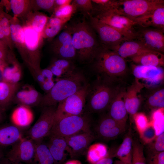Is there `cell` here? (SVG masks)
I'll return each instance as SVG.
<instances>
[{
    "label": "cell",
    "instance_id": "1",
    "mask_svg": "<svg viewBox=\"0 0 164 164\" xmlns=\"http://www.w3.org/2000/svg\"><path fill=\"white\" fill-rule=\"evenodd\" d=\"M89 64L96 78L107 82L120 83L128 71L125 59L101 45Z\"/></svg>",
    "mask_w": 164,
    "mask_h": 164
},
{
    "label": "cell",
    "instance_id": "2",
    "mask_svg": "<svg viewBox=\"0 0 164 164\" xmlns=\"http://www.w3.org/2000/svg\"><path fill=\"white\" fill-rule=\"evenodd\" d=\"M67 25L71 33L76 59L81 63L90 64L101 45L96 33L85 18Z\"/></svg>",
    "mask_w": 164,
    "mask_h": 164
},
{
    "label": "cell",
    "instance_id": "3",
    "mask_svg": "<svg viewBox=\"0 0 164 164\" xmlns=\"http://www.w3.org/2000/svg\"><path fill=\"white\" fill-rule=\"evenodd\" d=\"M120 84L97 78L89 83L85 108L87 113H101L107 110L112 99L121 87Z\"/></svg>",
    "mask_w": 164,
    "mask_h": 164
},
{
    "label": "cell",
    "instance_id": "4",
    "mask_svg": "<svg viewBox=\"0 0 164 164\" xmlns=\"http://www.w3.org/2000/svg\"><path fill=\"white\" fill-rule=\"evenodd\" d=\"M88 82L84 74L77 70L71 75L57 79L50 91L43 96L39 105L43 108L57 105L87 85Z\"/></svg>",
    "mask_w": 164,
    "mask_h": 164
},
{
    "label": "cell",
    "instance_id": "5",
    "mask_svg": "<svg viewBox=\"0 0 164 164\" xmlns=\"http://www.w3.org/2000/svg\"><path fill=\"white\" fill-rule=\"evenodd\" d=\"M24 35L25 52L22 58L34 79L41 68V47L43 38L42 34L31 27L22 24Z\"/></svg>",
    "mask_w": 164,
    "mask_h": 164
},
{
    "label": "cell",
    "instance_id": "6",
    "mask_svg": "<svg viewBox=\"0 0 164 164\" xmlns=\"http://www.w3.org/2000/svg\"><path fill=\"white\" fill-rule=\"evenodd\" d=\"M86 112L55 120L48 136L66 138L73 135L91 131V118Z\"/></svg>",
    "mask_w": 164,
    "mask_h": 164
},
{
    "label": "cell",
    "instance_id": "7",
    "mask_svg": "<svg viewBox=\"0 0 164 164\" xmlns=\"http://www.w3.org/2000/svg\"><path fill=\"white\" fill-rule=\"evenodd\" d=\"M163 3V0H115L113 11L133 20Z\"/></svg>",
    "mask_w": 164,
    "mask_h": 164
},
{
    "label": "cell",
    "instance_id": "8",
    "mask_svg": "<svg viewBox=\"0 0 164 164\" xmlns=\"http://www.w3.org/2000/svg\"><path fill=\"white\" fill-rule=\"evenodd\" d=\"M87 18L100 44L105 47L114 51L122 42L129 40L118 30L101 22L91 15L89 14Z\"/></svg>",
    "mask_w": 164,
    "mask_h": 164
},
{
    "label": "cell",
    "instance_id": "9",
    "mask_svg": "<svg viewBox=\"0 0 164 164\" xmlns=\"http://www.w3.org/2000/svg\"><path fill=\"white\" fill-rule=\"evenodd\" d=\"M89 84L58 104L55 120L84 113Z\"/></svg>",
    "mask_w": 164,
    "mask_h": 164
},
{
    "label": "cell",
    "instance_id": "10",
    "mask_svg": "<svg viewBox=\"0 0 164 164\" xmlns=\"http://www.w3.org/2000/svg\"><path fill=\"white\" fill-rule=\"evenodd\" d=\"M57 106L55 105L43 108L38 119L28 131L27 138L38 141L48 136L55 122Z\"/></svg>",
    "mask_w": 164,
    "mask_h": 164
},
{
    "label": "cell",
    "instance_id": "11",
    "mask_svg": "<svg viewBox=\"0 0 164 164\" xmlns=\"http://www.w3.org/2000/svg\"><path fill=\"white\" fill-rule=\"evenodd\" d=\"M101 22L107 24L120 32L128 40H135V28L138 25L134 21L113 11L94 16Z\"/></svg>",
    "mask_w": 164,
    "mask_h": 164
},
{
    "label": "cell",
    "instance_id": "12",
    "mask_svg": "<svg viewBox=\"0 0 164 164\" xmlns=\"http://www.w3.org/2000/svg\"><path fill=\"white\" fill-rule=\"evenodd\" d=\"M136 40L149 49L161 53L164 52V31L152 27L137 25L135 28Z\"/></svg>",
    "mask_w": 164,
    "mask_h": 164
},
{
    "label": "cell",
    "instance_id": "13",
    "mask_svg": "<svg viewBox=\"0 0 164 164\" xmlns=\"http://www.w3.org/2000/svg\"><path fill=\"white\" fill-rule=\"evenodd\" d=\"M132 73L135 79L138 80L149 88L161 85L164 79L163 67L145 66L133 64Z\"/></svg>",
    "mask_w": 164,
    "mask_h": 164
},
{
    "label": "cell",
    "instance_id": "14",
    "mask_svg": "<svg viewBox=\"0 0 164 164\" xmlns=\"http://www.w3.org/2000/svg\"><path fill=\"white\" fill-rule=\"evenodd\" d=\"M5 155L10 161L15 163L32 164L35 150L34 141L28 138H23L12 145Z\"/></svg>",
    "mask_w": 164,
    "mask_h": 164
},
{
    "label": "cell",
    "instance_id": "15",
    "mask_svg": "<svg viewBox=\"0 0 164 164\" xmlns=\"http://www.w3.org/2000/svg\"><path fill=\"white\" fill-rule=\"evenodd\" d=\"M52 51L56 57L74 61L76 54L70 31L67 25L53 42Z\"/></svg>",
    "mask_w": 164,
    "mask_h": 164
},
{
    "label": "cell",
    "instance_id": "16",
    "mask_svg": "<svg viewBox=\"0 0 164 164\" xmlns=\"http://www.w3.org/2000/svg\"><path fill=\"white\" fill-rule=\"evenodd\" d=\"M126 127L117 122L106 114L101 116L95 129L99 137L109 141L114 139L124 132Z\"/></svg>",
    "mask_w": 164,
    "mask_h": 164
},
{
    "label": "cell",
    "instance_id": "17",
    "mask_svg": "<svg viewBox=\"0 0 164 164\" xmlns=\"http://www.w3.org/2000/svg\"><path fill=\"white\" fill-rule=\"evenodd\" d=\"M71 150L70 156L73 158L86 153L95 136L92 131L79 133L64 138Z\"/></svg>",
    "mask_w": 164,
    "mask_h": 164
},
{
    "label": "cell",
    "instance_id": "18",
    "mask_svg": "<svg viewBox=\"0 0 164 164\" xmlns=\"http://www.w3.org/2000/svg\"><path fill=\"white\" fill-rule=\"evenodd\" d=\"M43 95L32 85H21L15 95L13 103L30 107L39 105Z\"/></svg>",
    "mask_w": 164,
    "mask_h": 164
},
{
    "label": "cell",
    "instance_id": "19",
    "mask_svg": "<svg viewBox=\"0 0 164 164\" xmlns=\"http://www.w3.org/2000/svg\"><path fill=\"white\" fill-rule=\"evenodd\" d=\"M144 87L145 86L143 83L135 79L132 84L125 89L124 102L131 121L139 109L141 103L139 94Z\"/></svg>",
    "mask_w": 164,
    "mask_h": 164
},
{
    "label": "cell",
    "instance_id": "20",
    "mask_svg": "<svg viewBox=\"0 0 164 164\" xmlns=\"http://www.w3.org/2000/svg\"><path fill=\"white\" fill-rule=\"evenodd\" d=\"M125 89L121 87L119 90L110 103L107 114L117 122L126 126L128 114L124 100Z\"/></svg>",
    "mask_w": 164,
    "mask_h": 164
},
{
    "label": "cell",
    "instance_id": "21",
    "mask_svg": "<svg viewBox=\"0 0 164 164\" xmlns=\"http://www.w3.org/2000/svg\"><path fill=\"white\" fill-rule=\"evenodd\" d=\"M133 20L142 27H152L164 31V3Z\"/></svg>",
    "mask_w": 164,
    "mask_h": 164
},
{
    "label": "cell",
    "instance_id": "22",
    "mask_svg": "<svg viewBox=\"0 0 164 164\" xmlns=\"http://www.w3.org/2000/svg\"><path fill=\"white\" fill-rule=\"evenodd\" d=\"M47 146L53 158L55 164H62L68 155L70 156L71 150L64 138L49 136Z\"/></svg>",
    "mask_w": 164,
    "mask_h": 164
},
{
    "label": "cell",
    "instance_id": "23",
    "mask_svg": "<svg viewBox=\"0 0 164 164\" xmlns=\"http://www.w3.org/2000/svg\"><path fill=\"white\" fill-rule=\"evenodd\" d=\"M57 79L69 77L77 70L74 61L55 57L47 67Z\"/></svg>",
    "mask_w": 164,
    "mask_h": 164
},
{
    "label": "cell",
    "instance_id": "24",
    "mask_svg": "<svg viewBox=\"0 0 164 164\" xmlns=\"http://www.w3.org/2000/svg\"><path fill=\"white\" fill-rule=\"evenodd\" d=\"M34 115L31 107L18 105L12 111L10 120L12 125L21 129L29 126L32 122Z\"/></svg>",
    "mask_w": 164,
    "mask_h": 164
},
{
    "label": "cell",
    "instance_id": "25",
    "mask_svg": "<svg viewBox=\"0 0 164 164\" xmlns=\"http://www.w3.org/2000/svg\"><path fill=\"white\" fill-rule=\"evenodd\" d=\"M21 65L12 51L2 72V80L12 83H19L22 77Z\"/></svg>",
    "mask_w": 164,
    "mask_h": 164
},
{
    "label": "cell",
    "instance_id": "26",
    "mask_svg": "<svg viewBox=\"0 0 164 164\" xmlns=\"http://www.w3.org/2000/svg\"><path fill=\"white\" fill-rule=\"evenodd\" d=\"M151 51L136 40L125 41L114 50L125 59Z\"/></svg>",
    "mask_w": 164,
    "mask_h": 164
},
{
    "label": "cell",
    "instance_id": "27",
    "mask_svg": "<svg viewBox=\"0 0 164 164\" xmlns=\"http://www.w3.org/2000/svg\"><path fill=\"white\" fill-rule=\"evenodd\" d=\"M9 21L12 40L14 46L16 47L22 58L25 52L24 35L22 25L18 18L10 15Z\"/></svg>",
    "mask_w": 164,
    "mask_h": 164
},
{
    "label": "cell",
    "instance_id": "28",
    "mask_svg": "<svg viewBox=\"0 0 164 164\" xmlns=\"http://www.w3.org/2000/svg\"><path fill=\"white\" fill-rule=\"evenodd\" d=\"M129 58L138 65L162 67L164 66V54L155 51L145 52Z\"/></svg>",
    "mask_w": 164,
    "mask_h": 164
},
{
    "label": "cell",
    "instance_id": "29",
    "mask_svg": "<svg viewBox=\"0 0 164 164\" xmlns=\"http://www.w3.org/2000/svg\"><path fill=\"white\" fill-rule=\"evenodd\" d=\"M21 84L2 80L0 81V108L5 112L13 103L15 94Z\"/></svg>",
    "mask_w": 164,
    "mask_h": 164
},
{
    "label": "cell",
    "instance_id": "30",
    "mask_svg": "<svg viewBox=\"0 0 164 164\" xmlns=\"http://www.w3.org/2000/svg\"><path fill=\"white\" fill-rule=\"evenodd\" d=\"M21 129L13 125L0 127V147L12 146L22 139Z\"/></svg>",
    "mask_w": 164,
    "mask_h": 164
},
{
    "label": "cell",
    "instance_id": "31",
    "mask_svg": "<svg viewBox=\"0 0 164 164\" xmlns=\"http://www.w3.org/2000/svg\"><path fill=\"white\" fill-rule=\"evenodd\" d=\"M133 139L131 128L116 149L115 157L125 164H132Z\"/></svg>",
    "mask_w": 164,
    "mask_h": 164
},
{
    "label": "cell",
    "instance_id": "32",
    "mask_svg": "<svg viewBox=\"0 0 164 164\" xmlns=\"http://www.w3.org/2000/svg\"><path fill=\"white\" fill-rule=\"evenodd\" d=\"M2 6H5L8 10H11L13 16L18 18H23L32 11L30 0H2L0 2Z\"/></svg>",
    "mask_w": 164,
    "mask_h": 164
},
{
    "label": "cell",
    "instance_id": "33",
    "mask_svg": "<svg viewBox=\"0 0 164 164\" xmlns=\"http://www.w3.org/2000/svg\"><path fill=\"white\" fill-rule=\"evenodd\" d=\"M49 18L42 12L31 11L22 18L24 19L23 24L30 26L42 34Z\"/></svg>",
    "mask_w": 164,
    "mask_h": 164
},
{
    "label": "cell",
    "instance_id": "34",
    "mask_svg": "<svg viewBox=\"0 0 164 164\" xmlns=\"http://www.w3.org/2000/svg\"><path fill=\"white\" fill-rule=\"evenodd\" d=\"M146 96V106L151 109L156 110L164 108V88L160 85L149 88Z\"/></svg>",
    "mask_w": 164,
    "mask_h": 164
},
{
    "label": "cell",
    "instance_id": "35",
    "mask_svg": "<svg viewBox=\"0 0 164 164\" xmlns=\"http://www.w3.org/2000/svg\"><path fill=\"white\" fill-rule=\"evenodd\" d=\"M69 20L55 17L49 18L42 33L43 38L50 39L56 35Z\"/></svg>",
    "mask_w": 164,
    "mask_h": 164
},
{
    "label": "cell",
    "instance_id": "36",
    "mask_svg": "<svg viewBox=\"0 0 164 164\" xmlns=\"http://www.w3.org/2000/svg\"><path fill=\"white\" fill-rule=\"evenodd\" d=\"M34 142L35 150L32 164H55L47 145L43 141Z\"/></svg>",
    "mask_w": 164,
    "mask_h": 164
},
{
    "label": "cell",
    "instance_id": "37",
    "mask_svg": "<svg viewBox=\"0 0 164 164\" xmlns=\"http://www.w3.org/2000/svg\"><path fill=\"white\" fill-rule=\"evenodd\" d=\"M10 15L3 11L2 7H0V40L12 50L14 46L11 37Z\"/></svg>",
    "mask_w": 164,
    "mask_h": 164
},
{
    "label": "cell",
    "instance_id": "38",
    "mask_svg": "<svg viewBox=\"0 0 164 164\" xmlns=\"http://www.w3.org/2000/svg\"><path fill=\"white\" fill-rule=\"evenodd\" d=\"M108 150L107 146L101 143H96L90 145L86 152V159L89 164H94L105 157Z\"/></svg>",
    "mask_w": 164,
    "mask_h": 164
},
{
    "label": "cell",
    "instance_id": "39",
    "mask_svg": "<svg viewBox=\"0 0 164 164\" xmlns=\"http://www.w3.org/2000/svg\"><path fill=\"white\" fill-rule=\"evenodd\" d=\"M93 7L92 15H97L113 11L115 0H91Z\"/></svg>",
    "mask_w": 164,
    "mask_h": 164
},
{
    "label": "cell",
    "instance_id": "40",
    "mask_svg": "<svg viewBox=\"0 0 164 164\" xmlns=\"http://www.w3.org/2000/svg\"><path fill=\"white\" fill-rule=\"evenodd\" d=\"M147 144L145 150L147 156L164 152V132L156 136L153 140Z\"/></svg>",
    "mask_w": 164,
    "mask_h": 164
},
{
    "label": "cell",
    "instance_id": "41",
    "mask_svg": "<svg viewBox=\"0 0 164 164\" xmlns=\"http://www.w3.org/2000/svg\"><path fill=\"white\" fill-rule=\"evenodd\" d=\"M76 12H80L85 17L87 18L89 14L92 15L93 7L91 0H73L71 3Z\"/></svg>",
    "mask_w": 164,
    "mask_h": 164
},
{
    "label": "cell",
    "instance_id": "42",
    "mask_svg": "<svg viewBox=\"0 0 164 164\" xmlns=\"http://www.w3.org/2000/svg\"><path fill=\"white\" fill-rule=\"evenodd\" d=\"M132 164H147L143 146L137 140H133Z\"/></svg>",
    "mask_w": 164,
    "mask_h": 164
},
{
    "label": "cell",
    "instance_id": "43",
    "mask_svg": "<svg viewBox=\"0 0 164 164\" xmlns=\"http://www.w3.org/2000/svg\"><path fill=\"white\" fill-rule=\"evenodd\" d=\"M55 0H30L31 9L32 11L44 10L52 13L55 8Z\"/></svg>",
    "mask_w": 164,
    "mask_h": 164
},
{
    "label": "cell",
    "instance_id": "44",
    "mask_svg": "<svg viewBox=\"0 0 164 164\" xmlns=\"http://www.w3.org/2000/svg\"><path fill=\"white\" fill-rule=\"evenodd\" d=\"M75 13L74 7L71 4L55 8L51 16L70 20L72 15Z\"/></svg>",
    "mask_w": 164,
    "mask_h": 164
},
{
    "label": "cell",
    "instance_id": "45",
    "mask_svg": "<svg viewBox=\"0 0 164 164\" xmlns=\"http://www.w3.org/2000/svg\"><path fill=\"white\" fill-rule=\"evenodd\" d=\"M133 119L140 133L145 129L149 124L146 116L142 113L137 112L133 116Z\"/></svg>",
    "mask_w": 164,
    "mask_h": 164
},
{
    "label": "cell",
    "instance_id": "46",
    "mask_svg": "<svg viewBox=\"0 0 164 164\" xmlns=\"http://www.w3.org/2000/svg\"><path fill=\"white\" fill-rule=\"evenodd\" d=\"M53 75L48 68L41 69L39 73L36 76L35 80L41 85L43 83L53 80Z\"/></svg>",
    "mask_w": 164,
    "mask_h": 164
},
{
    "label": "cell",
    "instance_id": "47",
    "mask_svg": "<svg viewBox=\"0 0 164 164\" xmlns=\"http://www.w3.org/2000/svg\"><path fill=\"white\" fill-rule=\"evenodd\" d=\"M149 124L147 127L140 133L142 138L146 143H148L156 137L155 131L154 127Z\"/></svg>",
    "mask_w": 164,
    "mask_h": 164
},
{
    "label": "cell",
    "instance_id": "48",
    "mask_svg": "<svg viewBox=\"0 0 164 164\" xmlns=\"http://www.w3.org/2000/svg\"><path fill=\"white\" fill-rule=\"evenodd\" d=\"M117 148L114 147L110 148L106 155L94 164H113V159L115 157Z\"/></svg>",
    "mask_w": 164,
    "mask_h": 164
},
{
    "label": "cell",
    "instance_id": "49",
    "mask_svg": "<svg viewBox=\"0 0 164 164\" xmlns=\"http://www.w3.org/2000/svg\"><path fill=\"white\" fill-rule=\"evenodd\" d=\"M147 164H164V151L147 156Z\"/></svg>",
    "mask_w": 164,
    "mask_h": 164
},
{
    "label": "cell",
    "instance_id": "50",
    "mask_svg": "<svg viewBox=\"0 0 164 164\" xmlns=\"http://www.w3.org/2000/svg\"><path fill=\"white\" fill-rule=\"evenodd\" d=\"M72 0H55V8L71 4Z\"/></svg>",
    "mask_w": 164,
    "mask_h": 164
},
{
    "label": "cell",
    "instance_id": "51",
    "mask_svg": "<svg viewBox=\"0 0 164 164\" xmlns=\"http://www.w3.org/2000/svg\"><path fill=\"white\" fill-rule=\"evenodd\" d=\"M64 164H82L80 161L72 159L68 160Z\"/></svg>",
    "mask_w": 164,
    "mask_h": 164
},
{
    "label": "cell",
    "instance_id": "52",
    "mask_svg": "<svg viewBox=\"0 0 164 164\" xmlns=\"http://www.w3.org/2000/svg\"><path fill=\"white\" fill-rule=\"evenodd\" d=\"M0 164H22V163L16 164L8 160L5 156L3 159Z\"/></svg>",
    "mask_w": 164,
    "mask_h": 164
},
{
    "label": "cell",
    "instance_id": "53",
    "mask_svg": "<svg viewBox=\"0 0 164 164\" xmlns=\"http://www.w3.org/2000/svg\"><path fill=\"white\" fill-rule=\"evenodd\" d=\"M5 156L2 148L0 147V163Z\"/></svg>",
    "mask_w": 164,
    "mask_h": 164
},
{
    "label": "cell",
    "instance_id": "54",
    "mask_svg": "<svg viewBox=\"0 0 164 164\" xmlns=\"http://www.w3.org/2000/svg\"><path fill=\"white\" fill-rule=\"evenodd\" d=\"M4 112L0 108V123L2 121L4 118Z\"/></svg>",
    "mask_w": 164,
    "mask_h": 164
},
{
    "label": "cell",
    "instance_id": "55",
    "mask_svg": "<svg viewBox=\"0 0 164 164\" xmlns=\"http://www.w3.org/2000/svg\"><path fill=\"white\" fill-rule=\"evenodd\" d=\"M113 164H125V163H123L120 161L119 160H115L114 162L113 163Z\"/></svg>",
    "mask_w": 164,
    "mask_h": 164
},
{
    "label": "cell",
    "instance_id": "56",
    "mask_svg": "<svg viewBox=\"0 0 164 164\" xmlns=\"http://www.w3.org/2000/svg\"><path fill=\"white\" fill-rule=\"evenodd\" d=\"M6 63H5L0 60V67L3 66L5 65Z\"/></svg>",
    "mask_w": 164,
    "mask_h": 164
},
{
    "label": "cell",
    "instance_id": "57",
    "mask_svg": "<svg viewBox=\"0 0 164 164\" xmlns=\"http://www.w3.org/2000/svg\"><path fill=\"white\" fill-rule=\"evenodd\" d=\"M0 7H2V6L1 5V4H0Z\"/></svg>",
    "mask_w": 164,
    "mask_h": 164
}]
</instances>
